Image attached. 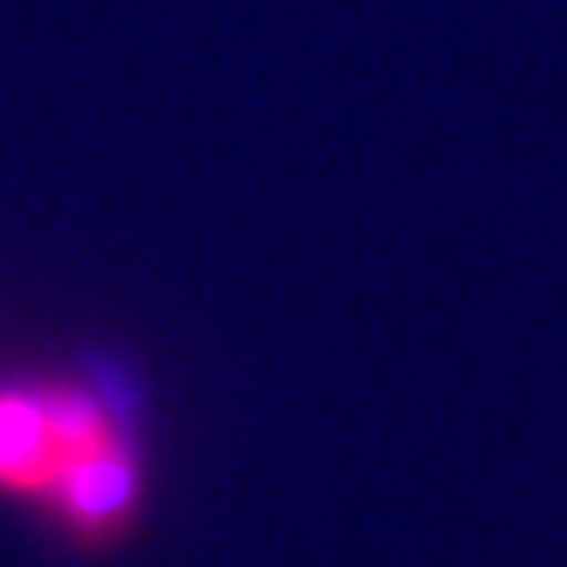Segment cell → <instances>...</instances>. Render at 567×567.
<instances>
[{
    "label": "cell",
    "mask_w": 567,
    "mask_h": 567,
    "mask_svg": "<svg viewBox=\"0 0 567 567\" xmlns=\"http://www.w3.org/2000/svg\"><path fill=\"white\" fill-rule=\"evenodd\" d=\"M0 505L84 557L137 542L153 509V446L126 368L74 358L0 379Z\"/></svg>",
    "instance_id": "obj_1"
}]
</instances>
